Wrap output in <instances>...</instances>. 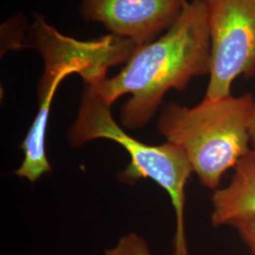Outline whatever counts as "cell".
Segmentation results:
<instances>
[{"mask_svg":"<svg viewBox=\"0 0 255 255\" xmlns=\"http://www.w3.org/2000/svg\"><path fill=\"white\" fill-rule=\"evenodd\" d=\"M210 71V33L205 0L186 1L173 25L155 41L138 46L125 67L94 87L109 105L124 95L120 119L137 129L152 119L170 89L182 91Z\"/></svg>","mask_w":255,"mask_h":255,"instance_id":"6da1fadb","label":"cell"},{"mask_svg":"<svg viewBox=\"0 0 255 255\" xmlns=\"http://www.w3.org/2000/svg\"><path fill=\"white\" fill-rule=\"evenodd\" d=\"M254 101L246 94L204 98L192 108L171 103L158 120V129L182 149L201 184L215 189L250 149L249 118Z\"/></svg>","mask_w":255,"mask_h":255,"instance_id":"7a4b0ae2","label":"cell"},{"mask_svg":"<svg viewBox=\"0 0 255 255\" xmlns=\"http://www.w3.org/2000/svg\"><path fill=\"white\" fill-rule=\"evenodd\" d=\"M72 146H80L95 139H109L123 146L130 163L120 174L122 181L134 183L150 179L169 195L176 214V241L174 255H188L184 234L185 186L193 171L182 149L166 141L150 146L128 135L113 118L111 105L89 85L82 95L77 119L69 131Z\"/></svg>","mask_w":255,"mask_h":255,"instance_id":"3957f363","label":"cell"},{"mask_svg":"<svg viewBox=\"0 0 255 255\" xmlns=\"http://www.w3.org/2000/svg\"><path fill=\"white\" fill-rule=\"evenodd\" d=\"M28 35L29 45L44 62L38 92L46 90L58 78L72 74L80 75L86 85L97 86L107 79L109 68L127 63L139 46L111 33L92 41L65 36L41 14L34 15Z\"/></svg>","mask_w":255,"mask_h":255,"instance_id":"277c9868","label":"cell"},{"mask_svg":"<svg viewBox=\"0 0 255 255\" xmlns=\"http://www.w3.org/2000/svg\"><path fill=\"white\" fill-rule=\"evenodd\" d=\"M210 33L209 83L205 98L232 95L238 77L255 74V0H205Z\"/></svg>","mask_w":255,"mask_h":255,"instance_id":"5b68a950","label":"cell"},{"mask_svg":"<svg viewBox=\"0 0 255 255\" xmlns=\"http://www.w3.org/2000/svg\"><path fill=\"white\" fill-rule=\"evenodd\" d=\"M186 0H82L88 22L101 23L111 34L137 45L151 42L180 16Z\"/></svg>","mask_w":255,"mask_h":255,"instance_id":"8992f818","label":"cell"},{"mask_svg":"<svg viewBox=\"0 0 255 255\" xmlns=\"http://www.w3.org/2000/svg\"><path fill=\"white\" fill-rule=\"evenodd\" d=\"M235 175L225 188L213 195L212 224L235 225L255 218V149L250 148L235 167Z\"/></svg>","mask_w":255,"mask_h":255,"instance_id":"52a82bcc","label":"cell"},{"mask_svg":"<svg viewBox=\"0 0 255 255\" xmlns=\"http://www.w3.org/2000/svg\"><path fill=\"white\" fill-rule=\"evenodd\" d=\"M64 80L59 78L45 91L38 93L39 110L36 118L20 146L24 151V160L15 174L30 182H36L41 176L51 170L46 154V126L55 94Z\"/></svg>","mask_w":255,"mask_h":255,"instance_id":"ba28073f","label":"cell"},{"mask_svg":"<svg viewBox=\"0 0 255 255\" xmlns=\"http://www.w3.org/2000/svg\"><path fill=\"white\" fill-rule=\"evenodd\" d=\"M25 22L21 15L13 16L9 21L5 22L1 27V52L6 53L9 50L18 49L24 46L23 40L25 39L24 29Z\"/></svg>","mask_w":255,"mask_h":255,"instance_id":"9c48e42d","label":"cell"},{"mask_svg":"<svg viewBox=\"0 0 255 255\" xmlns=\"http://www.w3.org/2000/svg\"><path fill=\"white\" fill-rule=\"evenodd\" d=\"M104 255H151L146 241L131 233L122 237L118 245L106 250Z\"/></svg>","mask_w":255,"mask_h":255,"instance_id":"30bf717a","label":"cell"},{"mask_svg":"<svg viewBox=\"0 0 255 255\" xmlns=\"http://www.w3.org/2000/svg\"><path fill=\"white\" fill-rule=\"evenodd\" d=\"M234 227L237 228L252 254L255 255V218L241 220L237 222Z\"/></svg>","mask_w":255,"mask_h":255,"instance_id":"8fae6325","label":"cell"},{"mask_svg":"<svg viewBox=\"0 0 255 255\" xmlns=\"http://www.w3.org/2000/svg\"><path fill=\"white\" fill-rule=\"evenodd\" d=\"M249 135L253 148L255 149V101H254L249 118Z\"/></svg>","mask_w":255,"mask_h":255,"instance_id":"7c38bea8","label":"cell"}]
</instances>
